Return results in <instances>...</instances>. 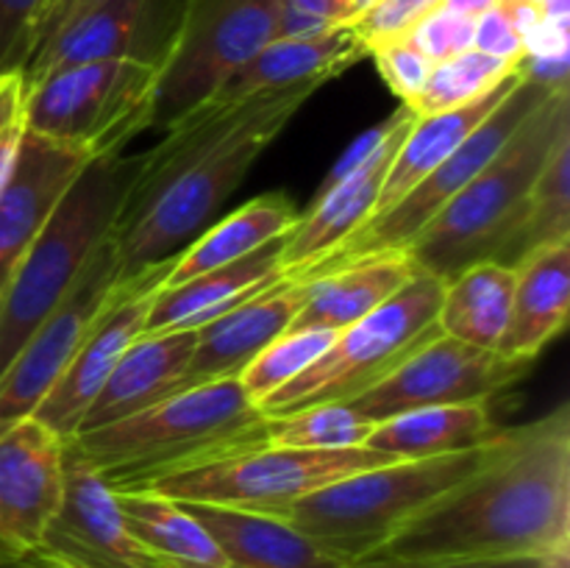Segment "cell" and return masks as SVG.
Segmentation results:
<instances>
[{"mask_svg": "<svg viewBox=\"0 0 570 568\" xmlns=\"http://www.w3.org/2000/svg\"><path fill=\"white\" fill-rule=\"evenodd\" d=\"M562 549H570L568 401L538 421L501 429L479 468L365 560H504Z\"/></svg>", "mask_w": 570, "mask_h": 568, "instance_id": "6da1fadb", "label": "cell"}, {"mask_svg": "<svg viewBox=\"0 0 570 568\" xmlns=\"http://www.w3.org/2000/svg\"><path fill=\"white\" fill-rule=\"evenodd\" d=\"M315 89L301 84L234 104L209 100L173 123L154 150L139 154L137 176L109 232L122 282L195 243Z\"/></svg>", "mask_w": 570, "mask_h": 568, "instance_id": "7a4b0ae2", "label": "cell"}, {"mask_svg": "<svg viewBox=\"0 0 570 568\" xmlns=\"http://www.w3.org/2000/svg\"><path fill=\"white\" fill-rule=\"evenodd\" d=\"M111 490L145 488L154 479L267 443L265 415L237 379L198 384L148 410L70 438Z\"/></svg>", "mask_w": 570, "mask_h": 568, "instance_id": "3957f363", "label": "cell"}, {"mask_svg": "<svg viewBox=\"0 0 570 568\" xmlns=\"http://www.w3.org/2000/svg\"><path fill=\"white\" fill-rule=\"evenodd\" d=\"M570 128V92L557 87L523 117L499 154L404 248L417 271L454 278L476 262H501L527 217L529 195L557 139Z\"/></svg>", "mask_w": 570, "mask_h": 568, "instance_id": "277c9868", "label": "cell"}, {"mask_svg": "<svg viewBox=\"0 0 570 568\" xmlns=\"http://www.w3.org/2000/svg\"><path fill=\"white\" fill-rule=\"evenodd\" d=\"M137 167L139 154L89 161L14 267L0 293V376L109 237Z\"/></svg>", "mask_w": 570, "mask_h": 568, "instance_id": "5b68a950", "label": "cell"}, {"mask_svg": "<svg viewBox=\"0 0 570 568\" xmlns=\"http://www.w3.org/2000/svg\"><path fill=\"white\" fill-rule=\"evenodd\" d=\"M490 443L460 454L384 462L351 473L295 501L287 521L345 566L365 560L423 507L479 468Z\"/></svg>", "mask_w": 570, "mask_h": 568, "instance_id": "8992f818", "label": "cell"}, {"mask_svg": "<svg viewBox=\"0 0 570 568\" xmlns=\"http://www.w3.org/2000/svg\"><path fill=\"white\" fill-rule=\"evenodd\" d=\"M445 278L417 271L379 310L337 332L321 360L259 404L262 415L276 418L317 404L351 401L382 382L406 356L440 334L438 315Z\"/></svg>", "mask_w": 570, "mask_h": 568, "instance_id": "52a82bcc", "label": "cell"}, {"mask_svg": "<svg viewBox=\"0 0 570 568\" xmlns=\"http://www.w3.org/2000/svg\"><path fill=\"white\" fill-rule=\"evenodd\" d=\"M156 76L159 70L134 61H87L50 72L22 92L26 131L89 159L122 154L150 128Z\"/></svg>", "mask_w": 570, "mask_h": 568, "instance_id": "ba28073f", "label": "cell"}, {"mask_svg": "<svg viewBox=\"0 0 570 568\" xmlns=\"http://www.w3.org/2000/svg\"><path fill=\"white\" fill-rule=\"evenodd\" d=\"M379 451L356 449H289L262 443L254 449L217 457L204 466L184 468L145 484V490L181 505H212L226 510L287 518L295 501L337 479L384 466ZM137 490V488H134Z\"/></svg>", "mask_w": 570, "mask_h": 568, "instance_id": "9c48e42d", "label": "cell"}, {"mask_svg": "<svg viewBox=\"0 0 570 568\" xmlns=\"http://www.w3.org/2000/svg\"><path fill=\"white\" fill-rule=\"evenodd\" d=\"M282 0H189L181 33L156 76L150 128L209 104L217 89L282 37Z\"/></svg>", "mask_w": 570, "mask_h": 568, "instance_id": "30bf717a", "label": "cell"}, {"mask_svg": "<svg viewBox=\"0 0 570 568\" xmlns=\"http://www.w3.org/2000/svg\"><path fill=\"white\" fill-rule=\"evenodd\" d=\"M557 87H546V84L534 81L527 70L521 67V76L512 84L510 92L499 100L493 111L473 128L471 137L443 161L434 167L417 187H412L404 198L395 206H390L382 215L371 217L360 232L351 234L334 254L317 262L309 273L323 271V267L343 265V262L362 259V256L387 254V251H404L429 223L438 217V212L499 154L501 145L512 137L523 117L546 98Z\"/></svg>", "mask_w": 570, "mask_h": 568, "instance_id": "8fae6325", "label": "cell"}, {"mask_svg": "<svg viewBox=\"0 0 570 568\" xmlns=\"http://www.w3.org/2000/svg\"><path fill=\"white\" fill-rule=\"evenodd\" d=\"M534 362L476 349L462 340L438 334L406 356L390 376L356 399L343 401L373 423L399 412L445 404H490L501 390L521 382Z\"/></svg>", "mask_w": 570, "mask_h": 568, "instance_id": "7c38bea8", "label": "cell"}, {"mask_svg": "<svg viewBox=\"0 0 570 568\" xmlns=\"http://www.w3.org/2000/svg\"><path fill=\"white\" fill-rule=\"evenodd\" d=\"M120 259L111 237H106L83 265L81 276L22 343L11 365L0 376V432L22 421L48 395L56 379L83 343L92 323L109 306L120 287Z\"/></svg>", "mask_w": 570, "mask_h": 568, "instance_id": "4fadbf2b", "label": "cell"}, {"mask_svg": "<svg viewBox=\"0 0 570 568\" xmlns=\"http://www.w3.org/2000/svg\"><path fill=\"white\" fill-rule=\"evenodd\" d=\"M189 0H104L50 37L22 70L33 84L87 61H134L161 70L181 33Z\"/></svg>", "mask_w": 570, "mask_h": 568, "instance_id": "5bb4252c", "label": "cell"}, {"mask_svg": "<svg viewBox=\"0 0 570 568\" xmlns=\"http://www.w3.org/2000/svg\"><path fill=\"white\" fill-rule=\"evenodd\" d=\"M31 560L48 568H159L128 529L104 473L65 440V488Z\"/></svg>", "mask_w": 570, "mask_h": 568, "instance_id": "9a60e30c", "label": "cell"}, {"mask_svg": "<svg viewBox=\"0 0 570 568\" xmlns=\"http://www.w3.org/2000/svg\"><path fill=\"white\" fill-rule=\"evenodd\" d=\"M173 262L176 259L161 262V265L148 267L142 276L120 282L115 298L100 312V317L92 323L83 343L78 345L72 360L61 371V376L56 379L48 395L31 412V418H37L59 440H70L78 432L83 412L89 410L109 373L115 371L117 360L142 334L150 298L170 273Z\"/></svg>", "mask_w": 570, "mask_h": 568, "instance_id": "2e32d148", "label": "cell"}, {"mask_svg": "<svg viewBox=\"0 0 570 568\" xmlns=\"http://www.w3.org/2000/svg\"><path fill=\"white\" fill-rule=\"evenodd\" d=\"M65 488V440L37 418L0 432V562L31 560Z\"/></svg>", "mask_w": 570, "mask_h": 568, "instance_id": "e0dca14e", "label": "cell"}, {"mask_svg": "<svg viewBox=\"0 0 570 568\" xmlns=\"http://www.w3.org/2000/svg\"><path fill=\"white\" fill-rule=\"evenodd\" d=\"M304 276H282L254 298L204 323L198 329L189 365L184 368L173 395L198 388V384L237 379L265 345H271L293 326L295 315L304 306Z\"/></svg>", "mask_w": 570, "mask_h": 568, "instance_id": "ac0fdd59", "label": "cell"}, {"mask_svg": "<svg viewBox=\"0 0 570 568\" xmlns=\"http://www.w3.org/2000/svg\"><path fill=\"white\" fill-rule=\"evenodd\" d=\"M89 161L81 150L31 131L22 134L14 170L0 189V293Z\"/></svg>", "mask_w": 570, "mask_h": 568, "instance_id": "d6986e66", "label": "cell"}, {"mask_svg": "<svg viewBox=\"0 0 570 568\" xmlns=\"http://www.w3.org/2000/svg\"><path fill=\"white\" fill-rule=\"evenodd\" d=\"M412 111L406 109L404 120L395 126L387 143L376 150L371 161L356 167L348 176L332 184H323L315 204L298 217V226L284 237L282 248V273L284 276H304L306 271L326 259L340 248L354 232H360L371 221L376 209L379 189H382L384 173L393 161L395 148L412 126Z\"/></svg>", "mask_w": 570, "mask_h": 568, "instance_id": "ffe728a7", "label": "cell"}, {"mask_svg": "<svg viewBox=\"0 0 570 568\" xmlns=\"http://www.w3.org/2000/svg\"><path fill=\"white\" fill-rule=\"evenodd\" d=\"M287 237V234H284ZM284 237L271 239L254 254L237 262L206 271L181 284H159L150 298L142 334L178 332V329H200L204 323L226 315L243 301L254 298L265 287L284 276L282 248Z\"/></svg>", "mask_w": 570, "mask_h": 568, "instance_id": "44dd1931", "label": "cell"}, {"mask_svg": "<svg viewBox=\"0 0 570 568\" xmlns=\"http://www.w3.org/2000/svg\"><path fill=\"white\" fill-rule=\"evenodd\" d=\"M367 48L354 28L345 26L312 33V37H278L262 48L248 65L239 67L215 92L212 104H234L250 95L312 84L321 89L332 78L362 61Z\"/></svg>", "mask_w": 570, "mask_h": 568, "instance_id": "7402d4cb", "label": "cell"}, {"mask_svg": "<svg viewBox=\"0 0 570 568\" xmlns=\"http://www.w3.org/2000/svg\"><path fill=\"white\" fill-rule=\"evenodd\" d=\"M198 329H178V332L139 334L126 354L117 360L115 371L109 373L106 384L89 410L83 412L78 432L109 427V423L131 418L148 410L156 401L167 399L176 390L184 368L195 351ZM72 434V438H76Z\"/></svg>", "mask_w": 570, "mask_h": 568, "instance_id": "603a6c76", "label": "cell"}, {"mask_svg": "<svg viewBox=\"0 0 570 568\" xmlns=\"http://www.w3.org/2000/svg\"><path fill=\"white\" fill-rule=\"evenodd\" d=\"M417 273L404 251L362 256L343 265L323 267L306 278L304 306L289 329H332L343 332L393 298Z\"/></svg>", "mask_w": 570, "mask_h": 568, "instance_id": "cb8c5ba5", "label": "cell"}, {"mask_svg": "<svg viewBox=\"0 0 570 568\" xmlns=\"http://www.w3.org/2000/svg\"><path fill=\"white\" fill-rule=\"evenodd\" d=\"M570 310V243L538 248L515 265L510 326L501 337L504 356L534 362L566 329Z\"/></svg>", "mask_w": 570, "mask_h": 568, "instance_id": "d4e9b609", "label": "cell"}, {"mask_svg": "<svg viewBox=\"0 0 570 568\" xmlns=\"http://www.w3.org/2000/svg\"><path fill=\"white\" fill-rule=\"evenodd\" d=\"M181 505V501H178ZM217 540L228 568H348L343 560L306 538L287 518L184 505Z\"/></svg>", "mask_w": 570, "mask_h": 568, "instance_id": "484cf974", "label": "cell"}, {"mask_svg": "<svg viewBox=\"0 0 570 568\" xmlns=\"http://www.w3.org/2000/svg\"><path fill=\"white\" fill-rule=\"evenodd\" d=\"M521 70L512 78H507L504 84L493 89V92L482 95L473 104L460 106V109L438 111V115L415 117L410 126V131L404 134L401 145L395 148L393 161H390L387 173H384L382 189H379L376 209H373L371 217L382 215L390 206L399 204L412 187L423 182L429 173L438 165H443L462 143L473 134V128L490 115V111L499 106V100L504 98L512 89V84L518 81Z\"/></svg>", "mask_w": 570, "mask_h": 568, "instance_id": "4316f807", "label": "cell"}, {"mask_svg": "<svg viewBox=\"0 0 570 568\" xmlns=\"http://www.w3.org/2000/svg\"><path fill=\"white\" fill-rule=\"evenodd\" d=\"M499 432L488 404L421 407L379 421L367 434L365 449L393 462L429 460L479 449Z\"/></svg>", "mask_w": 570, "mask_h": 568, "instance_id": "83f0119b", "label": "cell"}, {"mask_svg": "<svg viewBox=\"0 0 570 568\" xmlns=\"http://www.w3.org/2000/svg\"><path fill=\"white\" fill-rule=\"evenodd\" d=\"M122 518L159 568H228L226 555L184 505L154 490H111Z\"/></svg>", "mask_w": 570, "mask_h": 568, "instance_id": "f1b7e54d", "label": "cell"}, {"mask_svg": "<svg viewBox=\"0 0 570 568\" xmlns=\"http://www.w3.org/2000/svg\"><path fill=\"white\" fill-rule=\"evenodd\" d=\"M301 212L282 193H267L248 200L223 221L212 223L195 243H189L173 262L161 284H181L206 271L254 254L271 239L284 237L298 226Z\"/></svg>", "mask_w": 570, "mask_h": 568, "instance_id": "f546056e", "label": "cell"}, {"mask_svg": "<svg viewBox=\"0 0 570 568\" xmlns=\"http://www.w3.org/2000/svg\"><path fill=\"white\" fill-rule=\"evenodd\" d=\"M515 267L484 259L465 267L445 282L438 329L445 337L462 340L476 349L499 351L510 326Z\"/></svg>", "mask_w": 570, "mask_h": 568, "instance_id": "4dcf8cb0", "label": "cell"}, {"mask_svg": "<svg viewBox=\"0 0 570 568\" xmlns=\"http://www.w3.org/2000/svg\"><path fill=\"white\" fill-rule=\"evenodd\" d=\"M570 239V128L557 139L529 195L527 217L501 265L515 267L538 248Z\"/></svg>", "mask_w": 570, "mask_h": 568, "instance_id": "1f68e13d", "label": "cell"}, {"mask_svg": "<svg viewBox=\"0 0 570 568\" xmlns=\"http://www.w3.org/2000/svg\"><path fill=\"white\" fill-rule=\"evenodd\" d=\"M518 70H521V65H512V61L495 59V56L471 48L434 65L423 92L406 109L412 111V117L460 109V106H468L482 95L493 92L499 84L515 76Z\"/></svg>", "mask_w": 570, "mask_h": 568, "instance_id": "d6a6232c", "label": "cell"}, {"mask_svg": "<svg viewBox=\"0 0 570 568\" xmlns=\"http://www.w3.org/2000/svg\"><path fill=\"white\" fill-rule=\"evenodd\" d=\"M373 427L376 423L371 418L360 415L343 401L265 418L267 443L289 445V449H356L365 445Z\"/></svg>", "mask_w": 570, "mask_h": 568, "instance_id": "836d02e7", "label": "cell"}, {"mask_svg": "<svg viewBox=\"0 0 570 568\" xmlns=\"http://www.w3.org/2000/svg\"><path fill=\"white\" fill-rule=\"evenodd\" d=\"M334 337H337V332H332V329H287L282 337L265 345L245 365L237 382L243 384L248 399L259 407L276 390L293 382L295 376H301L312 362L321 360L328 345L334 343Z\"/></svg>", "mask_w": 570, "mask_h": 568, "instance_id": "e575fe53", "label": "cell"}, {"mask_svg": "<svg viewBox=\"0 0 570 568\" xmlns=\"http://www.w3.org/2000/svg\"><path fill=\"white\" fill-rule=\"evenodd\" d=\"M56 0H0V76L22 72Z\"/></svg>", "mask_w": 570, "mask_h": 568, "instance_id": "d590c367", "label": "cell"}, {"mask_svg": "<svg viewBox=\"0 0 570 568\" xmlns=\"http://www.w3.org/2000/svg\"><path fill=\"white\" fill-rule=\"evenodd\" d=\"M440 6H443V0H376L371 9L360 11L348 26L354 28L362 45L371 50L373 45L410 37L412 28L426 20Z\"/></svg>", "mask_w": 570, "mask_h": 568, "instance_id": "8d00e7d4", "label": "cell"}, {"mask_svg": "<svg viewBox=\"0 0 570 568\" xmlns=\"http://www.w3.org/2000/svg\"><path fill=\"white\" fill-rule=\"evenodd\" d=\"M367 56H373L384 84L401 100V106H410L423 92V87L429 81V72L434 67L406 37L393 39V42L373 45L367 50Z\"/></svg>", "mask_w": 570, "mask_h": 568, "instance_id": "74e56055", "label": "cell"}, {"mask_svg": "<svg viewBox=\"0 0 570 568\" xmlns=\"http://www.w3.org/2000/svg\"><path fill=\"white\" fill-rule=\"evenodd\" d=\"M473 26H476V20H471V17L454 14V11L449 9H438L432 11L426 20L417 22L406 39H410L432 65H440V61L451 59V56L456 53H465V50L473 48Z\"/></svg>", "mask_w": 570, "mask_h": 568, "instance_id": "f35d334b", "label": "cell"}, {"mask_svg": "<svg viewBox=\"0 0 570 568\" xmlns=\"http://www.w3.org/2000/svg\"><path fill=\"white\" fill-rule=\"evenodd\" d=\"M282 37H312L354 20L351 0H282Z\"/></svg>", "mask_w": 570, "mask_h": 568, "instance_id": "ab89813d", "label": "cell"}, {"mask_svg": "<svg viewBox=\"0 0 570 568\" xmlns=\"http://www.w3.org/2000/svg\"><path fill=\"white\" fill-rule=\"evenodd\" d=\"M473 48L482 50V53L495 56V59L521 65L523 39L521 33H518V28L512 26L504 6L495 3L493 9L484 11L482 17H476V26H473Z\"/></svg>", "mask_w": 570, "mask_h": 568, "instance_id": "60d3db41", "label": "cell"}, {"mask_svg": "<svg viewBox=\"0 0 570 568\" xmlns=\"http://www.w3.org/2000/svg\"><path fill=\"white\" fill-rule=\"evenodd\" d=\"M546 557H504V560H438V562H406V560H360L348 568H540Z\"/></svg>", "mask_w": 570, "mask_h": 568, "instance_id": "b9f144b4", "label": "cell"}, {"mask_svg": "<svg viewBox=\"0 0 570 568\" xmlns=\"http://www.w3.org/2000/svg\"><path fill=\"white\" fill-rule=\"evenodd\" d=\"M22 134H26V123H22V109L17 111L11 120L0 126V189L9 182L11 170H14L17 154H20Z\"/></svg>", "mask_w": 570, "mask_h": 568, "instance_id": "7bdbcfd3", "label": "cell"}, {"mask_svg": "<svg viewBox=\"0 0 570 568\" xmlns=\"http://www.w3.org/2000/svg\"><path fill=\"white\" fill-rule=\"evenodd\" d=\"M100 3H104V0H56L53 11H50L48 20H45L42 33H39L37 50L42 48V45L48 42L50 37H56V33H59L61 28L70 26L72 20H78V17H81L83 11L95 9V6H100ZM37 50H33V53H37Z\"/></svg>", "mask_w": 570, "mask_h": 568, "instance_id": "ee69618b", "label": "cell"}, {"mask_svg": "<svg viewBox=\"0 0 570 568\" xmlns=\"http://www.w3.org/2000/svg\"><path fill=\"white\" fill-rule=\"evenodd\" d=\"M22 92H26L22 72H3L0 76V126L22 109Z\"/></svg>", "mask_w": 570, "mask_h": 568, "instance_id": "f6af8a7d", "label": "cell"}, {"mask_svg": "<svg viewBox=\"0 0 570 568\" xmlns=\"http://www.w3.org/2000/svg\"><path fill=\"white\" fill-rule=\"evenodd\" d=\"M495 3H499V0H443V6H440V9H449V11H454V14L476 20V17H482L484 11L493 9Z\"/></svg>", "mask_w": 570, "mask_h": 568, "instance_id": "bcb514c9", "label": "cell"}, {"mask_svg": "<svg viewBox=\"0 0 570 568\" xmlns=\"http://www.w3.org/2000/svg\"><path fill=\"white\" fill-rule=\"evenodd\" d=\"M540 568H570V549H562V551H554V555H549Z\"/></svg>", "mask_w": 570, "mask_h": 568, "instance_id": "7dc6e473", "label": "cell"}, {"mask_svg": "<svg viewBox=\"0 0 570 568\" xmlns=\"http://www.w3.org/2000/svg\"><path fill=\"white\" fill-rule=\"evenodd\" d=\"M0 568H48L37 560H20V562H0Z\"/></svg>", "mask_w": 570, "mask_h": 568, "instance_id": "c3c4849f", "label": "cell"}, {"mask_svg": "<svg viewBox=\"0 0 570 568\" xmlns=\"http://www.w3.org/2000/svg\"><path fill=\"white\" fill-rule=\"evenodd\" d=\"M376 3V0H351V6H354V17L360 14V11H365V9H371V6Z\"/></svg>", "mask_w": 570, "mask_h": 568, "instance_id": "681fc988", "label": "cell"}, {"mask_svg": "<svg viewBox=\"0 0 570 568\" xmlns=\"http://www.w3.org/2000/svg\"><path fill=\"white\" fill-rule=\"evenodd\" d=\"M499 3H512V0H499ZM529 3H538L540 6V0H529Z\"/></svg>", "mask_w": 570, "mask_h": 568, "instance_id": "f907efd6", "label": "cell"}]
</instances>
